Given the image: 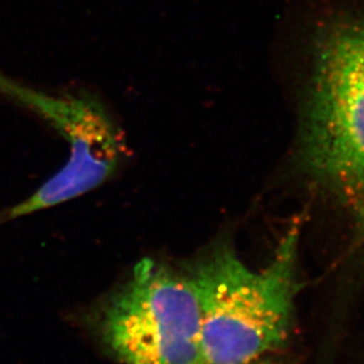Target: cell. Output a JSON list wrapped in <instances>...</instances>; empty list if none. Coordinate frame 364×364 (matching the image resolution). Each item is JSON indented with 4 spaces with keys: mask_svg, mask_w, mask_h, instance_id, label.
<instances>
[{
    "mask_svg": "<svg viewBox=\"0 0 364 364\" xmlns=\"http://www.w3.org/2000/svg\"><path fill=\"white\" fill-rule=\"evenodd\" d=\"M294 226L265 269L253 271L220 244L193 269L201 310L203 364H246L287 343L299 290Z\"/></svg>",
    "mask_w": 364,
    "mask_h": 364,
    "instance_id": "1",
    "label": "cell"
},
{
    "mask_svg": "<svg viewBox=\"0 0 364 364\" xmlns=\"http://www.w3.org/2000/svg\"><path fill=\"white\" fill-rule=\"evenodd\" d=\"M316 176L350 210L364 235V18L323 30L304 135Z\"/></svg>",
    "mask_w": 364,
    "mask_h": 364,
    "instance_id": "2",
    "label": "cell"
},
{
    "mask_svg": "<svg viewBox=\"0 0 364 364\" xmlns=\"http://www.w3.org/2000/svg\"><path fill=\"white\" fill-rule=\"evenodd\" d=\"M102 333L126 364H203L201 310L192 280L151 260L141 262L112 297Z\"/></svg>",
    "mask_w": 364,
    "mask_h": 364,
    "instance_id": "3",
    "label": "cell"
},
{
    "mask_svg": "<svg viewBox=\"0 0 364 364\" xmlns=\"http://www.w3.org/2000/svg\"><path fill=\"white\" fill-rule=\"evenodd\" d=\"M0 94L42 116L70 142V158L60 173L30 198L7 210L10 219L65 203L97 188L117 172L126 155L122 133L97 98L51 96L0 73Z\"/></svg>",
    "mask_w": 364,
    "mask_h": 364,
    "instance_id": "4",
    "label": "cell"
},
{
    "mask_svg": "<svg viewBox=\"0 0 364 364\" xmlns=\"http://www.w3.org/2000/svg\"><path fill=\"white\" fill-rule=\"evenodd\" d=\"M246 364H280V363H274V362H267V361H253L250 362V363Z\"/></svg>",
    "mask_w": 364,
    "mask_h": 364,
    "instance_id": "5",
    "label": "cell"
}]
</instances>
